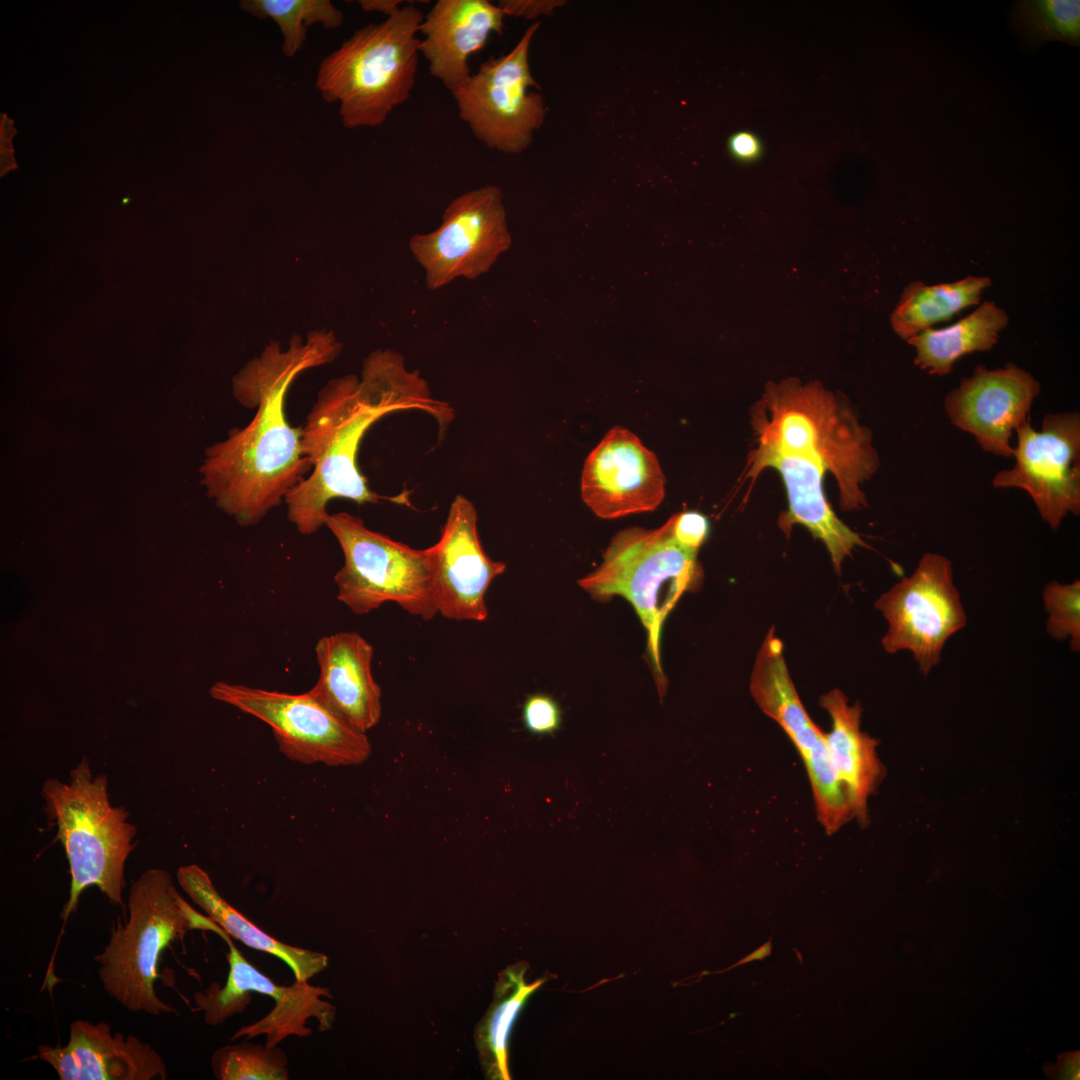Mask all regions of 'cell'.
Instances as JSON below:
<instances>
[{"mask_svg": "<svg viewBox=\"0 0 1080 1080\" xmlns=\"http://www.w3.org/2000/svg\"><path fill=\"white\" fill-rule=\"evenodd\" d=\"M1008 321L1004 310L992 301H984L956 323L924 330L907 342L916 350L914 362L920 369L930 375L944 376L952 372L955 362L964 355L991 349Z\"/></svg>", "mask_w": 1080, "mask_h": 1080, "instance_id": "obj_25", "label": "cell"}, {"mask_svg": "<svg viewBox=\"0 0 1080 1080\" xmlns=\"http://www.w3.org/2000/svg\"><path fill=\"white\" fill-rule=\"evenodd\" d=\"M211 695L269 725L279 750L292 761L350 766L365 762L371 754L366 733L349 725L309 691L290 694L219 682L211 688Z\"/></svg>", "mask_w": 1080, "mask_h": 1080, "instance_id": "obj_10", "label": "cell"}, {"mask_svg": "<svg viewBox=\"0 0 1080 1080\" xmlns=\"http://www.w3.org/2000/svg\"><path fill=\"white\" fill-rule=\"evenodd\" d=\"M989 277L968 276L955 282L926 285L914 281L906 286L891 316L897 335L909 340L938 322L947 321L964 309L977 305Z\"/></svg>", "mask_w": 1080, "mask_h": 1080, "instance_id": "obj_27", "label": "cell"}, {"mask_svg": "<svg viewBox=\"0 0 1080 1080\" xmlns=\"http://www.w3.org/2000/svg\"><path fill=\"white\" fill-rule=\"evenodd\" d=\"M1014 34L1033 50L1057 40L1079 46V0H1022L1009 13Z\"/></svg>", "mask_w": 1080, "mask_h": 1080, "instance_id": "obj_28", "label": "cell"}, {"mask_svg": "<svg viewBox=\"0 0 1080 1080\" xmlns=\"http://www.w3.org/2000/svg\"><path fill=\"white\" fill-rule=\"evenodd\" d=\"M875 607L888 622L884 650H909L924 675L941 662L947 640L967 623L951 561L938 553H924L914 572L883 593Z\"/></svg>", "mask_w": 1080, "mask_h": 1080, "instance_id": "obj_11", "label": "cell"}, {"mask_svg": "<svg viewBox=\"0 0 1080 1080\" xmlns=\"http://www.w3.org/2000/svg\"><path fill=\"white\" fill-rule=\"evenodd\" d=\"M176 876L183 891L206 916L248 947L284 961L295 980L308 981L327 967L325 954L285 944L259 929L220 895L207 872L198 865L181 866Z\"/></svg>", "mask_w": 1080, "mask_h": 1080, "instance_id": "obj_24", "label": "cell"}, {"mask_svg": "<svg viewBox=\"0 0 1080 1080\" xmlns=\"http://www.w3.org/2000/svg\"><path fill=\"white\" fill-rule=\"evenodd\" d=\"M501 190L493 185L467 191L444 210L441 225L409 242L425 269L426 285L435 290L454 279L486 273L510 245Z\"/></svg>", "mask_w": 1080, "mask_h": 1080, "instance_id": "obj_14", "label": "cell"}, {"mask_svg": "<svg viewBox=\"0 0 1080 1080\" xmlns=\"http://www.w3.org/2000/svg\"><path fill=\"white\" fill-rule=\"evenodd\" d=\"M673 518L656 529L628 527L617 532L603 553V562L578 585L593 600L624 597L647 632V653L660 698L667 678L660 661L663 624L681 596L702 584L698 551L681 546L672 533Z\"/></svg>", "mask_w": 1080, "mask_h": 1080, "instance_id": "obj_6", "label": "cell"}, {"mask_svg": "<svg viewBox=\"0 0 1080 1080\" xmlns=\"http://www.w3.org/2000/svg\"><path fill=\"white\" fill-rule=\"evenodd\" d=\"M769 467L780 473L788 498V509L778 518L779 527L786 536L795 524L806 527L814 538L824 543L840 574L845 557L855 547H867V544L837 517L826 500L822 484L826 471L805 457L756 447L749 453L743 481L751 480L752 485Z\"/></svg>", "mask_w": 1080, "mask_h": 1080, "instance_id": "obj_20", "label": "cell"}, {"mask_svg": "<svg viewBox=\"0 0 1080 1080\" xmlns=\"http://www.w3.org/2000/svg\"><path fill=\"white\" fill-rule=\"evenodd\" d=\"M540 22L530 25L517 44L500 57H490L452 93L459 117L490 149L518 154L531 143L546 117L539 85L529 65L531 41Z\"/></svg>", "mask_w": 1080, "mask_h": 1080, "instance_id": "obj_9", "label": "cell"}, {"mask_svg": "<svg viewBox=\"0 0 1080 1080\" xmlns=\"http://www.w3.org/2000/svg\"><path fill=\"white\" fill-rule=\"evenodd\" d=\"M287 1063L286 1054L277 1046L250 1043L222 1046L211 1057L218 1080H287Z\"/></svg>", "mask_w": 1080, "mask_h": 1080, "instance_id": "obj_30", "label": "cell"}, {"mask_svg": "<svg viewBox=\"0 0 1080 1080\" xmlns=\"http://www.w3.org/2000/svg\"><path fill=\"white\" fill-rule=\"evenodd\" d=\"M1067 1059L1059 1063V1077L1062 1079H1079V1056L1078 1054H1069Z\"/></svg>", "mask_w": 1080, "mask_h": 1080, "instance_id": "obj_37", "label": "cell"}, {"mask_svg": "<svg viewBox=\"0 0 1080 1080\" xmlns=\"http://www.w3.org/2000/svg\"><path fill=\"white\" fill-rule=\"evenodd\" d=\"M326 526L344 554L336 573L337 599L357 615L394 602L413 616L432 619L437 611L429 548L413 549L368 529L346 512L329 514Z\"/></svg>", "mask_w": 1080, "mask_h": 1080, "instance_id": "obj_8", "label": "cell"}, {"mask_svg": "<svg viewBox=\"0 0 1080 1080\" xmlns=\"http://www.w3.org/2000/svg\"><path fill=\"white\" fill-rule=\"evenodd\" d=\"M315 652L320 674L309 692L366 733L382 713L381 689L371 671L373 647L356 632H339L320 638Z\"/></svg>", "mask_w": 1080, "mask_h": 1080, "instance_id": "obj_22", "label": "cell"}, {"mask_svg": "<svg viewBox=\"0 0 1080 1080\" xmlns=\"http://www.w3.org/2000/svg\"><path fill=\"white\" fill-rule=\"evenodd\" d=\"M341 351L333 334L315 332L287 351L268 345L234 378L236 399L255 409L242 429L210 447L201 468L208 494L242 526L257 524L312 470L301 447L302 427L287 420L288 388L302 371L331 362Z\"/></svg>", "mask_w": 1080, "mask_h": 1080, "instance_id": "obj_1", "label": "cell"}, {"mask_svg": "<svg viewBox=\"0 0 1080 1080\" xmlns=\"http://www.w3.org/2000/svg\"><path fill=\"white\" fill-rule=\"evenodd\" d=\"M38 1058L48 1063L61 1080L166 1079L163 1058L135 1035L111 1033L106 1022L75 1020L65 1046H38Z\"/></svg>", "mask_w": 1080, "mask_h": 1080, "instance_id": "obj_19", "label": "cell"}, {"mask_svg": "<svg viewBox=\"0 0 1080 1080\" xmlns=\"http://www.w3.org/2000/svg\"><path fill=\"white\" fill-rule=\"evenodd\" d=\"M730 155L741 162H752L762 154L760 139L750 131L733 133L727 142Z\"/></svg>", "mask_w": 1080, "mask_h": 1080, "instance_id": "obj_35", "label": "cell"}, {"mask_svg": "<svg viewBox=\"0 0 1080 1080\" xmlns=\"http://www.w3.org/2000/svg\"><path fill=\"white\" fill-rule=\"evenodd\" d=\"M522 719L529 732L550 735L561 727L562 711L553 697L536 693L525 699L522 706Z\"/></svg>", "mask_w": 1080, "mask_h": 1080, "instance_id": "obj_32", "label": "cell"}, {"mask_svg": "<svg viewBox=\"0 0 1080 1080\" xmlns=\"http://www.w3.org/2000/svg\"><path fill=\"white\" fill-rule=\"evenodd\" d=\"M421 410L441 429L453 418L448 403L436 400L418 371H408L403 357L378 350L364 361L362 378L347 375L330 381L319 393L302 426L301 447L312 465L305 478L285 497L287 516L303 535L326 525L330 500L377 503L357 465L361 440L387 414Z\"/></svg>", "mask_w": 1080, "mask_h": 1080, "instance_id": "obj_2", "label": "cell"}, {"mask_svg": "<svg viewBox=\"0 0 1080 1080\" xmlns=\"http://www.w3.org/2000/svg\"><path fill=\"white\" fill-rule=\"evenodd\" d=\"M239 7L246 13L271 18L282 33V51L293 57L303 46L306 27L315 23L327 29L343 23V13L329 0H243Z\"/></svg>", "mask_w": 1080, "mask_h": 1080, "instance_id": "obj_29", "label": "cell"}, {"mask_svg": "<svg viewBox=\"0 0 1080 1080\" xmlns=\"http://www.w3.org/2000/svg\"><path fill=\"white\" fill-rule=\"evenodd\" d=\"M525 963L504 969L495 983L493 1001L478 1022L474 1039L479 1062L490 1080H510L508 1044L513 1024L527 999L545 982L525 981Z\"/></svg>", "mask_w": 1080, "mask_h": 1080, "instance_id": "obj_26", "label": "cell"}, {"mask_svg": "<svg viewBox=\"0 0 1080 1080\" xmlns=\"http://www.w3.org/2000/svg\"><path fill=\"white\" fill-rule=\"evenodd\" d=\"M1044 610L1048 613L1046 630L1055 640L1069 639L1073 652L1080 650V581L1061 584L1051 581L1044 586Z\"/></svg>", "mask_w": 1080, "mask_h": 1080, "instance_id": "obj_31", "label": "cell"}, {"mask_svg": "<svg viewBox=\"0 0 1080 1080\" xmlns=\"http://www.w3.org/2000/svg\"><path fill=\"white\" fill-rule=\"evenodd\" d=\"M402 2L400 0H360L358 4L366 12H380L388 17L401 8Z\"/></svg>", "mask_w": 1080, "mask_h": 1080, "instance_id": "obj_36", "label": "cell"}, {"mask_svg": "<svg viewBox=\"0 0 1080 1080\" xmlns=\"http://www.w3.org/2000/svg\"><path fill=\"white\" fill-rule=\"evenodd\" d=\"M564 3L560 0H501L497 5L505 16L536 19L541 15H550Z\"/></svg>", "mask_w": 1080, "mask_h": 1080, "instance_id": "obj_34", "label": "cell"}, {"mask_svg": "<svg viewBox=\"0 0 1080 1080\" xmlns=\"http://www.w3.org/2000/svg\"><path fill=\"white\" fill-rule=\"evenodd\" d=\"M752 426L756 447L805 457L831 472L844 511L867 505L861 485L876 473L879 457L872 432L846 399L818 382H771L753 408Z\"/></svg>", "mask_w": 1080, "mask_h": 1080, "instance_id": "obj_3", "label": "cell"}, {"mask_svg": "<svg viewBox=\"0 0 1080 1080\" xmlns=\"http://www.w3.org/2000/svg\"><path fill=\"white\" fill-rule=\"evenodd\" d=\"M672 533L683 547L698 551L709 534V521L697 511H685L672 516Z\"/></svg>", "mask_w": 1080, "mask_h": 1080, "instance_id": "obj_33", "label": "cell"}, {"mask_svg": "<svg viewBox=\"0 0 1080 1080\" xmlns=\"http://www.w3.org/2000/svg\"><path fill=\"white\" fill-rule=\"evenodd\" d=\"M128 916L118 918L107 945L94 956L104 991L131 1012L153 1016L174 1008L155 991L162 952L193 929L214 930L215 922L193 909L164 869L144 871L131 885Z\"/></svg>", "mask_w": 1080, "mask_h": 1080, "instance_id": "obj_4", "label": "cell"}, {"mask_svg": "<svg viewBox=\"0 0 1080 1080\" xmlns=\"http://www.w3.org/2000/svg\"><path fill=\"white\" fill-rule=\"evenodd\" d=\"M423 19L421 10L405 5L383 22L356 30L322 60L316 87L326 102H339L345 127L379 126L409 99Z\"/></svg>", "mask_w": 1080, "mask_h": 1080, "instance_id": "obj_5", "label": "cell"}, {"mask_svg": "<svg viewBox=\"0 0 1080 1080\" xmlns=\"http://www.w3.org/2000/svg\"><path fill=\"white\" fill-rule=\"evenodd\" d=\"M581 496L603 519L650 512L664 499L665 476L655 453L630 430L614 426L584 462Z\"/></svg>", "mask_w": 1080, "mask_h": 1080, "instance_id": "obj_16", "label": "cell"}, {"mask_svg": "<svg viewBox=\"0 0 1080 1080\" xmlns=\"http://www.w3.org/2000/svg\"><path fill=\"white\" fill-rule=\"evenodd\" d=\"M429 552L437 611L452 620H486L485 594L506 565L485 553L477 531V512L467 498L455 497L440 539Z\"/></svg>", "mask_w": 1080, "mask_h": 1080, "instance_id": "obj_17", "label": "cell"}, {"mask_svg": "<svg viewBox=\"0 0 1080 1080\" xmlns=\"http://www.w3.org/2000/svg\"><path fill=\"white\" fill-rule=\"evenodd\" d=\"M214 933L218 934L229 947L227 959L229 973L226 983L221 986L212 982L204 991L194 994L196 1011L203 1012L204 1021L217 1026L235 1014L242 1013L252 1000V992L272 997L274 1008L257 1022L242 1026L231 1037L251 1039L265 1035V1045L275 1047L288 1036L306 1037L311 1030L305 1023L309 1018H316L320 1031H326L333 1025L335 1007L322 997L332 998L324 987L310 985L308 981L295 980L290 986L275 984L269 977L254 967L235 947L230 935L216 924Z\"/></svg>", "mask_w": 1080, "mask_h": 1080, "instance_id": "obj_12", "label": "cell"}, {"mask_svg": "<svg viewBox=\"0 0 1080 1080\" xmlns=\"http://www.w3.org/2000/svg\"><path fill=\"white\" fill-rule=\"evenodd\" d=\"M1039 393V382L1013 363L992 370L978 365L947 394L944 408L951 423L970 433L984 451L1010 458L1012 432L1029 419Z\"/></svg>", "mask_w": 1080, "mask_h": 1080, "instance_id": "obj_18", "label": "cell"}, {"mask_svg": "<svg viewBox=\"0 0 1080 1080\" xmlns=\"http://www.w3.org/2000/svg\"><path fill=\"white\" fill-rule=\"evenodd\" d=\"M820 705L832 720L831 731L824 733L832 765L853 817L865 825L869 797L879 786L885 772L877 755L878 741L861 730L860 703L850 705L839 689L823 695Z\"/></svg>", "mask_w": 1080, "mask_h": 1080, "instance_id": "obj_23", "label": "cell"}, {"mask_svg": "<svg viewBox=\"0 0 1080 1080\" xmlns=\"http://www.w3.org/2000/svg\"><path fill=\"white\" fill-rule=\"evenodd\" d=\"M505 14L488 0H438L420 25L419 53L430 74L451 93L471 76L469 57L491 34H502Z\"/></svg>", "mask_w": 1080, "mask_h": 1080, "instance_id": "obj_21", "label": "cell"}, {"mask_svg": "<svg viewBox=\"0 0 1080 1080\" xmlns=\"http://www.w3.org/2000/svg\"><path fill=\"white\" fill-rule=\"evenodd\" d=\"M750 692L759 708L790 738L805 765L817 817L828 835L853 818L832 765L824 732L807 714L790 677L783 643L772 627L757 653Z\"/></svg>", "mask_w": 1080, "mask_h": 1080, "instance_id": "obj_13", "label": "cell"}, {"mask_svg": "<svg viewBox=\"0 0 1080 1080\" xmlns=\"http://www.w3.org/2000/svg\"><path fill=\"white\" fill-rule=\"evenodd\" d=\"M42 796L70 867L63 918L76 910L81 893L89 886L99 888L111 904L123 906L125 863L135 846L136 828L127 821L124 807L111 805L107 776H93L84 757L70 772V782L47 779Z\"/></svg>", "mask_w": 1080, "mask_h": 1080, "instance_id": "obj_7", "label": "cell"}, {"mask_svg": "<svg viewBox=\"0 0 1080 1080\" xmlns=\"http://www.w3.org/2000/svg\"><path fill=\"white\" fill-rule=\"evenodd\" d=\"M1016 433L1015 465L996 473L992 485L1025 490L1057 530L1068 513H1080V416L1047 414L1040 430L1028 419Z\"/></svg>", "mask_w": 1080, "mask_h": 1080, "instance_id": "obj_15", "label": "cell"}]
</instances>
